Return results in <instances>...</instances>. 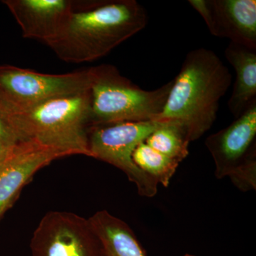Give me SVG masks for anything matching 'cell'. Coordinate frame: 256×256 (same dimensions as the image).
I'll return each instance as SVG.
<instances>
[{"label":"cell","mask_w":256,"mask_h":256,"mask_svg":"<svg viewBox=\"0 0 256 256\" xmlns=\"http://www.w3.org/2000/svg\"><path fill=\"white\" fill-rule=\"evenodd\" d=\"M89 128L122 122L154 121L161 114L173 80L143 90L110 64L92 67Z\"/></svg>","instance_id":"cell-4"},{"label":"cell","mask_w":256,"mask_h":256,"mask_svg":"<svg viewBox=\"0 0 256 256\" xmlns=\"http://www.w3.org/2000/svg\"><path fill=\"white\" fill-rule=\"evenodd\" d=\"M32 256H104L90 220L66 212L42 218L31 240Z\"/></svg>","instance_id":"cell-7"},{"label":"cell","mask_w":256,"mask_h":256,"mask_svg":"<svg viewBox=\"0 0 256 256\" xmlns=\"http://www.w3.org/2000/svg\"><path fill=\"white\" fill-rule=\"evenodd\" d=\"M184 256H196L191 255V254H185V255Z\"/></svg>","instance_id":"cell-19"},{"label":"cell","mask_w":256,"mask_h":256,"mask_svg":"<svg viewBox=\"0 0 256 256\" xmlns=\"http://www.w3.org/2000/svg\"><path fill=\"white\" fill-rule=\"evenodd\" d=\"M132 160L143 172L164 188L169 186L170 180L180 164L178 162L154 150L144 142L138 144L133 152Z\"/></svg>","instance_id":"cell-15"},{"label":"cell","mask_w":256,"mask_h":256,"mask_svg":"<svg viewBox=\"0 0 256 256\" xmlns=\"http://www.w3.org/2000/svg\"><path fill=\"white\" fill-rule=\"evenodd\" d=\"M90 84V68L50 74L0 65V108L8 114H18L54 98L86 92Z\"/></svg>","instance_id":"cell-5"},{"label":"cell","mask_w":256,"mask_h":256,"mask_svg":"<svg viewBox=\"0 0 256 256\" xmlns=\"http://www.w3.org/2000/svg\"><path fill=\"white\" fill-rule=\"evenodd\" d=\"M159 122V126L148 136L144 142L154 150L181 162L188 154L190 142L186 132L176 122Z\"/></svg>","instance_id":"cell-14"},{"label":"cell","mask_w":256,"mask_h":256,"mask_svg":"<svg viewBox=\"0 0 256 256\" xmlns=\"http://www.w3.org/2000/svg\"><path fill=\"white\" fill-rule=\"evenodd\" d=\"M224 54L236 72L228 106L237 118L256 102V50L230 42Z\"/></svg>","instance_id":"cell-12"},{"label":"cell","mask_w":256,"mask_h":256,"mask_svg":"<svg viewBox=\"0 0 256 256\" xmlns=\"http://www.w3.org/2000/svg\"><path fill=\"white\" fill-rule=\"evenodd\" d=\"M89 220L100 239L104 256H146L136 234L124 220L106 210L96 212Z\"/></svg>","instance_id":"cell-13"},{"label":"cell","mask_w":256,"mask_h":256,"mask_svg":"<svg viewBox=\"0 0 256 256\" xmlns=\"http://www.w3.org/2000/svg\"><path fill=\"white\" fill-rule=\"evenodd\" d=\"M213 36L256 50V0H190Z\"/></svg>","instance_id":"cell-8"},{"label":"cell","mask_w":256,"mask_h":256,"mask_svg":"<svg viewBox=\"0 0 256 256\" xmlns=\"http://www.w3.org/2000/svg\"><path fill=\"white\" fill-rule=\"evenodd\" d=\"M159 124L156 121L122 122L89 128L90 156L122 170L130 181L136 184L141 196H156L158 184L138 168L133 162L132 154L138 144L144 142Z\"/></svg>","instance_id":"cell-6"},{"label":"cell","mask_w":256,"mask_h":256,"mask_svg":"<svg viewBox=\"0 0 256 256\" xmlns=\"http://www.w3.org/2000/svg\"><path fill=\"white\" fill-rule=\"evenodd\" d=\"M89 112L90 90H88L50 99L28 110L8 114V117L20 141L35 140L66 151L70 156H90L88 146Z\"/></svg>","instance_id":"cell-3"},{"label":"cell","mask_w":256,"mask_h":256,"mask_svg":"<svg viewBox=\"0 0 256 256\" xmlns=\"http://www.w3.org/2000/svg\"><path fill=\"white\" fill-rule=\"evenodd\" d=\"M256 102L228 127L206 138L217 178H230L256 154Z\"/></svg>","instance_id":"cell-10"},{"label":"cell","mask_w":256,"mask_h":256,"mask_svg":"<svg viewBox=\"0 0 256 256\" xmlns=\"http://www.w3.org/2000/svg\"><path fill=\"white\" fill-rule=\"evenodd\" d=\"M24 38L45 44L58 36L72 12V0H3Z\"/></svg>","instance_id":"cell-11"},{"label":"cell","mask_w":256,"mask_h":256,"mask_svg":"<svg viewBox=\"0 0 256 256\" xmlns=\"http://www.w3.org/2000/svg\"><path fill=\"white\" fill-rule=\"evenodd\" d=\"M172 80L164 109L154 121L176 122L190 142L197 140L214 124L232 74L214 52L198 48L186 54Z\"/></svg>","instance_id":"cell-2"},{"label":"cell","mask_w":256,"mask_h":256,"mask_svg":"<svg viewBox=\"0 0 256 256\" xmlns=\"http://www.w3.org/2000/svg\"><path fill=\"white\" fill-rule=\"evenodd\" d=\"M148 22L146 9L136 0L73 1L66 23L46 45L64 62L88 63L108 54Z\"/></svg>","instance_id":"cell-1"},{"label":"cell","mask_w":256,"mask_h":256,"mask_svg":"<svg viewBox=\"0 0 256 256\" xmlns=\"http://www.w3.org/2000/svg\"><path fill=\"white\" fill-rule=\"evenodd\" d=\"M0 142L14 144L20 142L10 126L8 114L0 108Z\"/></svg>","instance_id":"cell-17"},{"label":"cell","mask_w":256,"mask_h":256,"mask_svg":"<svg viewBox=\"0 0 256 256\" xmlns=\"http://www.w3.org/2000/svg\"><path fill=\"white\" fill-rule=\"evenodd\" d=\"M66 156H70L66 151L35 140H24L16 143L0 165V218L37 171L54 160Z\"/></svg>","instance_id":"cell-9"},{"label":"cell","mask_w":256,"mask_h":256,"mask_svg":"<svg viewBox=\"0 0 256 256\" xmlns=\"http://www.w3.org/2000/svg\"><path fill=\"white\" fill-rule=\"evenodd\" d=\"M240 191L247 192L256 188V156L254 154L230 178Z\"/></svg>","instance_id":"cell-16"},{"label":"cell","mask_w":256,"mask_h":256,"mask_svg":"<svg viewBox=\"0 0 256 256\" xmlns=\"http://www.w3.org/2000/svg\"><path fill=\"white\" fill-rule=\"evenodd\" d=\"M16 144H10L0 142V165L2 164L4 160L10 156Z\"/></svg>","instance_id":"cell-18"}]
</instances>
